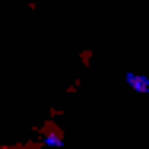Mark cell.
<instances>
[{"mask_svg":"<svg viewBox=\"0 0 149 149\" xmlns=\"http://www.w3.org/2000/svg\"><path fill=\"white\" fill-rule=\"evenodd\" d=\"M124 79H127V86H130V89L143 92V95L149 92V79H146V76H140V73H124Z\"/></svg>","mask_w":149,"mask_h":149,"instance_id":"cell-1","label":"cell"}]
</instances>
